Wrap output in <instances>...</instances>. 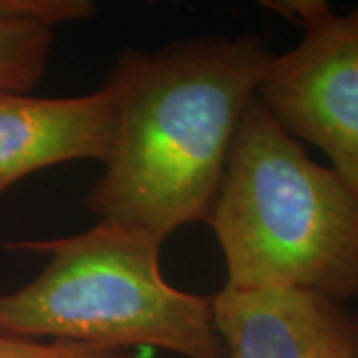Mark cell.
Returning a JSON list of instances; mask_svg holds the SVG:
<instances>
[{
  "mask_svg": "<svg viewBox=\"0 0 358 358\" xmlns=\"http://www.w3.org/2000/svg\"><path fill=\"white\" fill-rule=\"evenodd\" d=\"M301 28V40L268 60L257 100L296 141L329 157L358 195V6L322 0L263 2Z\"/></svg>",
  "mask_w": 358,
  "mask_h": 358,
  "instance_id": "obj_4",
  "label": "cell"
},
{
  "mask_svg": "<svg viewBox=\"0 0 358 358\" xmlns=\"http://www.w3.org/2000/svg\"><path fill=\"white\" fill-rule=\"evenodd\" d=\"M355 333H357V358H358V315H355Z\"/></svg>",
  "mask_w": 358,
  "mask_h": 358,
  "instance_id": "obj_10",
  "label": "cell"
},
{
  "mask_svg": "<svg viewBox=\"0 0 358 358\" xmlns=\"http://www.w3.org/2000/svg\"><path fill=\"white\" fill-rule=\"evenodd\" d=\"M225 358H357L355 315L303 289H229L211 294Z\"/></svg>",
  "mask_w": 358,
  "mask_h": 358,
  "instance_id": "obj_5",
  "label": "cell"
},
{
  "mask_svg": "<svg viewBox=\"0 0 358 358\" xmlns=\"http://www.w3.org/2000/svg\"><path fill=\"white\" fill-rule=\"evenodd\" d=\"M92 13L90 0H0V16L48 28L84 20Z\"/></svg>",
  "mask_w": 358,
  "mask_h": 358,
  "instance_id": "obj_9",
  "label": "cell"
},
{
  "mask_svg": "<svg viewBox=\"0 0 358 358\" xmlns=\"http://www.w3.org/2000/svg\"><path fill=\"white\" fill-rule=\"evenodd\" d=\"M162 245L148 231L108 221L70 237L6 243L48 261L24 287L0 293V333L225 358L211 296L167 282Z\"/></svg>",
  "mask_w": 358,
  "mask_h": 358,
  "instance_id": "obj_3",
  "label": "cell"
},
{
  "mask_svg": "<svg viewBox=\"0 0 358 358\" xmlns=\"http://www.w3.org/2000/svg\"><path fill=\"white\" fill-rule=\"evenodd\" d=\"M207 223L229 289L358 296V195L255 100L245 112Z\"/></svg>",
  "mask_w": 358,
  "mask_h": 358,
  "instance_id": "obj_2",
  "label": "cell"
},
{
  "mask_svg": "<svg viewBox=\"0 0 358 358\" xmlns=\"http://www.w3.org/2000/svg\"><path fill=\"white\" fill-rule=\"evenodd\" d=\"M0 358H136L128 350L0 333Z\"/></svg>",
  "mask_w": 358,
  "mask_h": 358,
  "instance_id": "obj_8",
  "label": "cell"
},
{
  "mask_svg": "<svg viewBox=\"0 0 358 358\" xmlns=\"http://www.w3.org/2000/svg\"><path fill=\"white\" fill-rule=\"evenodd\" d=\"M54 28L0 16V96L30 94L50 60Z\"/></svg>",
  "mask_w": 358,
  "mask_h": 358,
  "instance_id": "obj_7",
  "label": "cell"
},
{
  "mask_svg": "<svg viewBox=\"0 0 358 358\" xmlns=\"http://www.w3.org/2000/svg\"><path fill=\"white\" fill-rule=\"evenodd\" d=\"M117 131L114 88L76 98L0 96V195L20 179L76 159L108 162Z\"/></svg>",
  "mask_w": 358,
  "mask_h": 358,
  "instance_id": "obj_6",
  "label": "cell"
},
{
  "mask_svg": "<svg viewBox=\"0 0 358 358\" xmlns=\"http://www.w3.org/2000/svg\"><path fill=\"white\" fill-rule=\"evenodd\" d=\"M271 56L255 34L124 52L108 76L117 102L115 141L86 197L90 211L164 241L207 221Z\"/></svg>",
  "mask_w": 358,
  "mask_h": 358,
  "instance_id": "obj_1",
  "label": "cell"
}]
</instances>
